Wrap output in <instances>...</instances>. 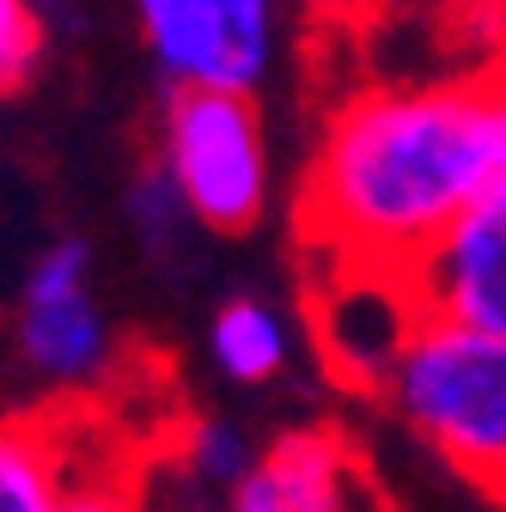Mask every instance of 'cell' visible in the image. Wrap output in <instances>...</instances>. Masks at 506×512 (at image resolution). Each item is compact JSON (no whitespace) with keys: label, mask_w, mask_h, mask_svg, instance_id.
Listing matches in <instances>:
<instances>
[{"label":"cell","mask_w":506,"mask_h":512,"mask_svg":"<svg viewBox=\"0 0 506 512\" xmlns=\"http://www.w3.org/2000/svg\"><path fill=\"white\" fill-rule=\"evenodd\" d=\"M378 397L427 452L506 500V336L421 311Z\"/></svg>","instance_id":"7a4b0ae2"},{"label":"cell","mask_w":506,"mask_h":512,"mask_svg":"<svg viewBox=\"0 0 506 512\" xmlns=\"http://www.w3.org/2000/svg\"><path fill=\"white\" fill-rule=\"evenodd\" d=\"M421 324V305L409 293L403 269H336V287L318 305V342L324 360L360 384V391H385V378L403 354V342Z\"/></svg>","instance_id":"52a82bcc"},{"label":"cell","mask_w":506,"mask_h":512,"mask_svg":"<svg viewBox=\"0 0 506 512\" xmlns=\"http://www.w3.org/2000/svg\"><path fill=\"white\" fill-rule=\"evenodd\" d=\"M403 275L427 317L506 336V177L488 183Z\"/></svg>","instance_id":"8992f818"},{"label":"cell","mask_w":506,"mask_h":512,"mask_svg":"<svg viewBox=\"0 0 506 512\" xmlns=\"http://www.w3.org/2000/svg\"><path fill=\"white\" fill-rule=\"evenodd\" d=\"M354 500V458L336 433H281L232 494L238 512H330Z\"/></svg>","instance_id":"ba28073f"},{"label":"cell","mask_w":506,"mask_h":512,"mask_svg":"<svg viewBox=\"0 0 506 512\" xmlns=\"http://www.w3.org/2000/svg\"><path fill=\"white\" fill-rule=\"evenodd\" d=\"M506 177V80L378 86L336 110L299 226L336 269H409Z\"/></svg>","instance_id":"6da1fadb"},{"label":"cell","mask_w":506,"mask_h":512,"mask_svg":"<svg viewBox=\"0 0 506 512\" xmlns=\"http://www.w3.org/2000/svg\"><path fill=\"white\" fill-rule=\"evenodd\" d=\"M19 354L49 384H92L110 360V324L92 299V250L80 238L49 244L19 299Z\"/></svg>","instance_id":"5b68a950"},{"label":"cell","mask_w":506,"mask_h":512,"mask_svg":"<svg viewBox=\"0 0 506 512\" xmlns=\"http://www.w3.org/2000/svg\"><path fill=\"white\" fill-rule=\"evenodd\" d=\"M43 55V19L31 0H0V98L19 92L37 74Z\"/></svg>","instance_id":"7c38bea8"},{"label":"cell","mask_w":506,"mask_h":512,"mask_svg":"<svg viewBox=\"0 0 506 512\" xmlns=\"http://www.w3.org/2000/svg\"><path fill=\"white\" fill-rule=\"evenodd\" d=\"M318 19H336V25H354V19H366V13H378L385 0H305Z\"/></svg>","instance_id":"4fadbf2b"},{"label":"cell","mask_w":506,"mask_h":512,"mask_svg":"<svg viewBox=\"0 0 506 512\" xmlns=\"http://www.w3.org/2000/svg\"><path fill=\"white\" fill-rule=\"evenodd\" d=\"M500 80H506V68H500Z\"/></svg>","instance_id":"5bb4252c"},{"label":"cell","mask_w":506,"mask_h":512,"mask_svg":"<svg viewBox=\"0 0 506 512\" xmlns=\"http://www.w3.org/2000/svg\"><path fill=\"white\" fill-rule=\"evenodd\" d=\"M165 171L208 232H250L269 208V135L250 92L177 86L165 104Z\"/></svg>","instance_id":"3957f363"},{"label":"cell","mask_w":506,"mask_h":512,"mask_svg":"<svg viewBox=\"0 0 506 512\" xmlns=\"http://www.w3.org/2000/svg\"><path fill=\"white\" fill-rule=\"evenodd\" d=\"M55 506H74V488L61 458L49 452V439L0 421V512H55Z\"/></svg>","instance_id":"30bf717a"},{"label":"cell","mask_w":506,"mask_h":512,"mask_svg":"<svg viewBox=\"0 0 506 512\" xmlns=\"http://www.w3.org/2000/svg\"><path fill=\"white\" fill-rule=\"evenodd\" d=\"M208 354L232 384H269L287 366V324L263 299H226L208 324Z\"/></svg>","instance_id":"9c48e42d"},{"label":"cell","mask_w":506,"mask_h":512,"mask_svg":"<svg viewBox=\"0 0 506 512\" xmlns=\"http://www.w3.org/2000/svg\"><path fill=\"white\" fill-rule=\"evenodd\" d=\"M257 439H250L238 421H196L183 433V470L196 476V488L208 494H238V482L257 470Z\"/></svg>","instance_id":"8fae6325"},{"label":"cell","mask_w":506,"mask_h":512,"mask_svg":"<svg viewBox=\"0 0 506 512\" xmlns=\"http://www.w3.org/2000/svg\"><path fill=\"white\" fill-rule=\"evenodd\" d=\"M135 19L171 86L257 92L275 61V0H135Z\"/></svg>","instance_id":"277c9868"}]
</instances>
